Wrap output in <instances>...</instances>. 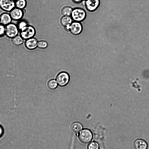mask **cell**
Returning <instances> with one entry per match:
<instances>
[{
  "label": "cell",
  "instance_id": "2",
  "mask_svg": "<svg viewBox=\"0 0 149 149\" xmlns=\"http://www.w3.org/2000/svg\"><path fill=\"white\" fill-rule=\"evenodd\" d=\"M19 30L17 26L10 23L6 25L5 34L8 37L13 38L17 35Z\"/></svg>",
  "mask_w": 149,
  "mask_h": 149
},
{
  "label": "cell",
  "instance_id": "13",
  "mask_svg": "<svg viewBox=\"0 0 149 149\" xmlns=\"http://www.w3.org/2000/svg\"><path fill=\"white\" fill-rule=\"evenodd\" d=\"M134 146L135 149H146L147 148L146 142L141 139L136 140L134 142Z\"/></svg>",
  "mask_w": 149,
  "mask_h": 149
},
{
  "label": "cell",
  "instance_id": "9",
  "mask_svg": "<svg viewBox=\"0 0 149 149\" xmlns=\"http://www.w3.org/2000/svg\"><path fill=\"white\" fill-rule=\"evenodd\" d=\"M24 13L22 9L15 8L10 11V15L12 19L18 20L22 18Z\"/></svg>",
  "mask_w": 149,
  "mask_h": 149
},
{
  "label": "cell",
  "instance_id": "24",
  "mask_svg": "<svg viewBox=\"0 0 149 149\" xmlns=\"http://www.w3.org/2000/svg\"><path fill=\"white\" fill-rule=\"evenodd\" d=\"M73 1L76 3H79L82 0H73Z\"/></svg>",
  "mask_w": 149,
  "mask_h": 149
},
{
  "label": "cell",
  "instance_id": "10",
  "mask_svg": "<svg viewBox=\"0 0 149 149\" xmlns=\"http://www.w3.org/2000/svg\"><path fill=\"white\" fill-rule=\"evenodd\" d=\"M73 19L70 16H63L60 19L61 24L65 28L66 30L69 31L70 26L72 22Z\"/></svg>",
  "mask_w": 149,
  "mask_h": 149
},
{
  "label": "cell",
  "instance_id": "7",
  "mask_svg": "<svg viewBox=\"0 0 149 149\" xmlns=\"http://www.w3.org/2000/svg\"><path fill=\"white\" fill-rule=\"evenodd\" d=\"M82 26L80 22H72L70 24L69 31L74 35H78L81 32L82 30Z\"/></svg>",
  "mask_w": 149,
  "mask_h": 149
},
{
  "label": "cell",
  "instance_id": "4",
  "mask_svg": "<svg viewBox=\"0 0 149 149\" xmlns=\"http://www.w3.org/2000/svg\"><path fill=\"white\" fill-rule=\"evenodd\" d=\"M79 137L81 142L86 143L91 141L93 135L90 130L85 129L80 132Z\"/></svg>",
  "mask_w": 149,
  "mask_h": 149
},
{
  "label": "cell",
  "instance_id": "5",
  "mask_svg": "<svg viewBox=\"0 0 149 149\" xmlns=\"http://www.w3.org/2000/svg\"><path fill=\"white\" fill-rule=\"evenodd\" d=\"M36 33V30L32 26L28 25L23 30L21 31L20 36L24 39L27 40L33 38Z\"/></svg>",
  "mask_w": 149,
  "mask_h": 149
},
{
  "label": "cell",
  "instance_id": "6",
  "mask_svg": "<svg viewBox=\"0 0 149 149\" xmlns=\"http://www.w3.org/2000/svg\"><path fill=\"white\" fill-rule=\"evenodd\" d=\"M15 6V2L13 0H0V8L4 11H10Z\"/></svg>",
  "mask_w": 149,
  "mask_h": 149
},
{
  "label": "cell",
  "instance_id": "21",
  "mask_svg": "<svg viewBox=\"0 0 149 149\" xmlns=\"http://www.w3.org/2000/svg\"><path fill=\"white\" fill-rule=\"evenodd\" d=\"M99 144L95 142H93L91 143L88 146V149H99Z\"/></svg>",
  "mask_w": 149,
  "mask_h": 149
},
{
  "label": "cell",
  "instance_id": "11",
  "mask_svg": "<svg viewBox=\"0 0 149 149\" xmlns=\"http://www.w3.org/2000/svg\"><path fill=\"white\" fill-rule=\"evenodd\" d=\"M38 40L34 38H32L26 40L25 45L27 48L29 50H33L37 47Z\"/></svg>",
  "mask_w": 149,
  "mask_h": 149
},
{
  "label": "cell",
  "instance_id": "14",
  "mask_svg": "<svg viewBox=\"0 0 149 149\" xmlns=\"http://www.w3.org/2000/svg\"><path fill=\"white\" fill-rule=\"evenodd\" d=\"M82 126L81 124L79 122H75L73 123L71 125V128L74 132L78 133L82 129Z\"/></svg>",
  "mask_w": 149,
  "mask_h": 149
},
{
  "label": "cell",
  "instance_id": "12",
  "mask_svg": "<svg viewBox=\"0 0 149 149\" xmlns=\"http://www.w3.org/2000/svg\"><path fill=\"white\" fill-rule=\"evenodd\" d=\"M12 19L10 15L7 13H2L0 16L1 24L4 25H6L10 23Z\"/></svg>",
  "mask_w": 149,
  "mask_h": 149
},
{
  "label": "cell",
  "instance_id": "19",
  "mask_svg": "<svg viewBox=\"0 0 149 149\" xmlns=\"http://www.w3.org/2000/svg\"><path fill=\"white\" fill-rule=\"evenodd\" d=\"M27 26V23L26 21H22L19 22L17 27L19 29L22 31L24 30Z\"/></svg>",
  "mask_w": 149,
  "mask_h": 149
},
{
  "label": "cell",
  "instance_id": "3",
  "mask_svg": "<svg viewBox=\"0 0 149 149\" xmlns=\"http://www.w3.org/2000/svg\"><path fill=\"white\" fill-rule=\"evenodd\" d=\"M70 79L69 75L67 72H62L59 73L56 77V81L59 85L63 87L66 85Z\"/></svg>",
  "mask_w": 149,
  "mask_h": 149
},
{
  "label": "cell",
  "instance_id": "23",
  "mask_svg": "<svg viewBox=\"0 0 149 149\" xmlns=\"http://www.w3.org/2000/svg\"><path fill=\"white\" fill-rule=\"evenodd\" d=\"M3 133V130L2 127L0 126V136Z\"/></svg>",
  "mask_w": 149,
  "mask_h": 149
},
{
  "label": "cell",
  "instance_id": "17",
  "mask_svg": "<svg viewBox=\"0 0 149 149\" xmlns=\"http://www.w3.org/2000/svg\"><path fill=\"white\" fill-rule=\"evenodd\" d=\"M72 8L69 6H65L63 8L61 11V13L63 16H70L72 11Z\"/></svg>",
  "mask_w": 149,
  "mask_h": 149
},
{
  "label": "cell",
  "instance_id": "1",
  "mask_svg": "<svg viewBox=\"0 0 149 149\" xmlns=\"http://www.w3.org/2000/svg\"><path fill=\"white\" fill-rule=\"evenodd\" d=\"M71 17L75 22H80L86 18V13L85 11L80 8H76L72 10Z\"/></svg>",
  "mask_w": 149,
  "mask_h": 149
},
{
  "label": "cell",
  "instance_id": "18",
  "mask_svg": "<svg viewBox=\"0 0 149 149\" xmlns=\"http://www.w3.org/2000/svg\"><path fill=\"white\" fill-rule=\"evenodd\" d=\"M48 86L50 89L53 90L56 89L58 86L57 81L54 79L50 80L48 83Z\"/></svg>",
  "mask_w": 149,
  "mask_h": 149
},
{
  "label": "cell",
  "instance_id": "16",
  "mask_svg": "<svg viewBox=\"0 0 149 149\" xmlns=\"http://www.w3.org/2000/svg\"><path fill=\"white\" fill-rule=\"evenodd\" d=\"M26 5V0H16L15 2V5L16 8L21 9H23Z\"/></svg>",
  "mask_w": 149,
  "mask_h": 149
},
{
  "label": "cell",
  "instance_id": "8",
  "mask_svg": "<svg viewBox=\"0 0 149 149\" xmlns=\"http://www.w3.org/2000/svg\"><path fill=\"white\" fill-rule=\"evenodd\" d=\"M100 3V0H86L85 5L87 10L93 11L99 7Z\"/></svg>",
  "mask_w": 149,
  "mask_h": 149
},
{
  "label": "cell",
  "instance_id": "22",
  "mask_svg": "<svg viewBox=\"0 0 149 149\" xmlns=\"http://www.w3.org/2000/svg\"><path fill=\"white\" fill-rule=\"evenodd\" d=\"M5 27L4 25L0 24V36H3L5 34Z\"/></svg>",
  "mask_w": 149,
  "mask_h": 149
},
{
  "label": "cell",
  "instance_id": "15",
  "mask_svg": "<svg viewBox=\"0 0 149 149\" xmlns=\"http://www.w3.org/2000/svg\"><path fill=\"white\" fill-rule=\"evenodd\" d=\"M12 38V42L15 45H19L23 43V39L20 36L17 35Z\"/></svg>",
  "mask_w": 149,
  "mask_h": 149
},
{
  "label": "cell",
  "instance_id": "20",
  "mask_svg": "<svg viewBox=\"0 0 149 149\" xmlns=\"http://www.w3.org/2000/svg\"><path fill=\"white\" fill-rule=\"evenodd\" d=\"M48 46L47 42L45 40H40L38 42L37 47L40 48L45 49Z\"/></svg>",
  "mask_w": 149,
  "mask_h": 149
},
{
  "label": "cell",
  "instance_id": "25",
  "mask_svg": "<svg viewBox=\"0 0 149 149\" xmlns=\"http://www.w3.org/2000/svg\"><path fill=\"white\" fill-rule=\"evenodd\" d=\"M14 1H16V0H13Z\"/></svg>",
  "mask_w": 149,
  "mask_h": 149
}]
</instances>
